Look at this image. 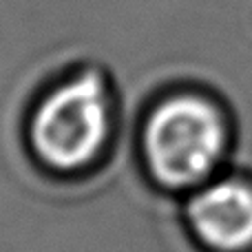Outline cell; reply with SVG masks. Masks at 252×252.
<instances>
[{
	"mask_svg": "<svg viewBox=\"0 0 252 252\" xmlns=\"http://www.w3.org/2000/svg\"><path fill=\"white\" fill-rule=\"evenodd\" d=\"M118 104L115 84L100 64H82L40 89L22 124L33 161L53 177L95 170L115 144Z\"/></svg>",
	"mask_w": 252,
	"mask_h": 252,
	"instance_id": "6da1fadb",
	"label": "cell"
},
{
	"mask_svg": "<svg viewBox=\"0 0 252 252\" xmlns=\"http://www.w3.org/2000/svg\"><path fill=\"white\" fill-rule=\"evenodd\" d=\"M228 130L219 109L197 93H173L146 111L137 148L148 177L166 190L204 184L219 166Z\"/></svg>",
	"mask_w": 252,
	"mask_h": 252,
	"instance_id": "7a4b0ae2",
	"label": "cell"
},
{
	"mask_svg": "<svg viewBox=\"0 0 252 252\" xmlns=\"http://www.w3.org/2000/svg\"><path fill=\"white\" fill-rule=\"evenodd\" d=\"M186 221L199 244L217 252L252 246V186L219 179L197 188L186 204Z\"/></svg>",
	"mask_w": 252,
	"mask_h": 252,
	"instance_id": "3957f363",
	"label": "cell"
}]
</instances>
